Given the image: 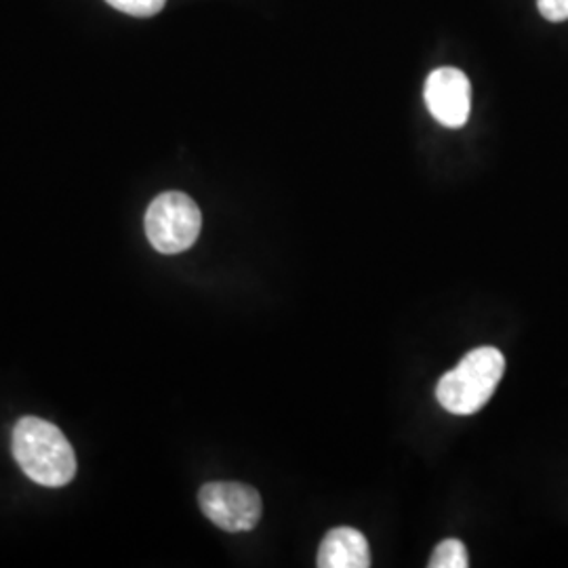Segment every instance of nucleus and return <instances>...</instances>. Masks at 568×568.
I'll list each match as a JSON object with an SVG mask.
<instances>
[{
  "label": "nucleus",
  "instance_id": "1",
  "mask_svg": "<svg viewBox=\"0 0 568 568\" xmlns=\"http://www.w3.org/2000/svg\"><path fill=\"white\" fill-rule=\"evenodd\" d=\"M13 457L37 485L65 487L77 476V455L61 429L39 417H23L13 427Z\"/></svg>",
  "mask_w": 568,
  "mask_h": 568
},
{
  "label": "nucleus",
  "instance_id": "2",
  "mask_svg": "<svg viewBox=\"0 0 568 568\" xmlns=\"http://www.w3.org/2000/svg\"><path fill=\"white\" fill-rule=\"evenodd\" d=\"M504 371L506 358L497 347L471 349L459 365L440 377L436 398L448 413L474 415L493 398Z\"/></svg>",
  "mask_w": 568,
  "mask_h": 568
},
{
  "label": "nucleus",
  "instance_id": "3",
  "mask_svg": "<svg viewBox=\"0 0 568 568\" xmlns=\"http://www.w3.org/2000/svg\"><path fill=\"white\" fill-rule=\"evenodd\" d=\"M145 236L163 255H178L199 241L203 213L183 192H164L145 211Z\"/></svg>",
  "mask_w": 568,
  "mask_h": 568
},
{
  "label": "nucleus",
  "instance_id": "4",
  "mask_svg": "<svg viewBox=\"0 0 568 568\" xmlns=\"http://www.w3.org/2000/svg\"><path fill=\"white\" fill-rule=\"evenodd\" d=\"M204 516L227 532L251 530L262 518V497L241 483H209L199 493Z\"/></svg>",
  "mask_w": 568,
  "mask_h": 568
},
{
  "label": "nucleus",
  "instance_id": "5",
  "mask_svg": "<svg viewBox=\"0 0 568 568\" xmlns=\"http://www.w3.org/2000/svg\"><path fill=\"white\" fill-rule=\"evenodd\" d=\"M429 114L448 129L466 124L471 110V87L466 74L457 68H438L427 77L426 91Z\"/></svg>",
  "mask_w": 568,
  "mask_h": 568
},
{
  "label": "nucleus",
  "instance_id": "6",
  "mask_svg": "<svg viewBox=\"0 0 568 568\" xmlns=\"http://www.w3.org/2000/svg\"><path fill=\"white\" fill-rule=\"evenodd\" d=\"M321 568H368L371 549L365 535L356 528L339 527L328 530L318 549Z\"/></svg>",
  "mask_w": 568,
  "mask_h": 568
},
{
  "label": "nucleus",
  "instance_id": "7",
  "mask_svg": "<svg viewBox=\"0 0 568 568\" xmlns=\"http://www.w3.org/2000/svg\"><path fill=\"white\" fill-rule=\"evenodd\" d=\"M429 568H466L469 567L467 560V549L459 539H447L438 548L434 549L429 562Z\"/></svg>",
  "mask_w": 568,
  "mask_h": 568
},
{
  "label": "nucleus",
  "instance_id": "8",
  "mask_svg": "<svg viewBox=\"0 0 568 568\" xmlns=\"http://www.w3.org/2000/svg\"><path fill=\"white\" fill-rule=\"evenodd\" d=\"M110 7L133 18H152L163 11L166 0H105Z\"/></svg>",
  "mask_w": 568,
  "mask_h": 568
},
{
  "label": "nucleus",
  "instance_id": "9",
  "mask_svg": "<svg viewBox=\"0 0 568 568\" xmlns=\"http://www.w3.org/2000/svg\"><path fill=\"white\" fill-rule=\"evenodd\" d=\"M537 7L548 21L568 20V0H537Z\"/></svg>",
  "mask_w": 568,
  "mask_h": 568
}]
</instances>
